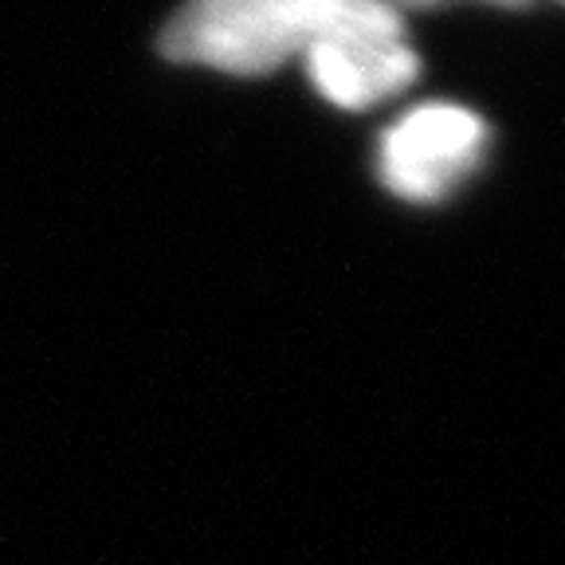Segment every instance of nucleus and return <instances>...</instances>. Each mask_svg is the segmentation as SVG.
I'll return each mask as SVG.
<instances>
[{
	"label": "nucleus",
	"mask_w": 565,
	"mask_h": 565,
	"mask_svg": "<svg viewBox=\"0 0 565 565\" xmlns=\"http://www.w3.org/2000/svg\"><path fill=\"white\" fill-rule=\"evenodd\" d=\"M338 4L342 0H185L161 32V52L228 75H267L302 60Z\"/></svg>",
	"instance_id": "obj_1"
},
{
	"label": "nucleus",
	"mask_w": 565,
	"mask_h": 565,
	"mask_svg": "<svg viewBox=\"0 0 565 565\" xmlns=\"http://www.w3.org/2000/svg\"><path fill=\"white\" fill-rule=\"evenodd\" d=\"M318 95L345 110H365L420 75L405 40V17L385 0H342L302 52Z\"/></svg>",
	"instance_id": "obj_2"
},
{
	"label": "nucleus",
	"mask_w": 565,
	"mask_h": 565,
	"mask_svg": "<svg viewBox=\"0 0 565 565\" xmlns=\"http://www.w3.org/2000/svg\"><path fill=\"white\" fill-rule=\"evenodd\" d=\"M487 150V122L456 103H424L381 138V181L413 204H436L456 193Z\"/></svg>",
	"instance_id": "obj_3"
},
{
	"label": "nucleus",
	"mask_w": 565,
	"mask_h": 565,
	"mask_svg": "<svg viewBox=\"0 0 565 565\" xmlns=\"http://www.w3.org/2000/svg\"><path fill=\"white\" fill-rule=\"evenodd\" d=\"M393 9L405 17V12H424V9H440V4H451V0H385ZM483 4H499V9H526L534 0H483Z\"/></svg>",
	"instance_id": "obj_4"
}]
</instances>
